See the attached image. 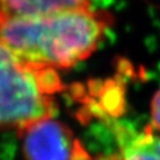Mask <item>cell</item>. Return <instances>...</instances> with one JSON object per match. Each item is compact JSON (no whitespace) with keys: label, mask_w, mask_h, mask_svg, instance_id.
<instances>
[{"label":"cell","mask_w":160,"mask_h":160,"mask_svg":"<svg viewBox=\"0 0 160 160\" xmlns=\"http://www.w3.org/2000/svg\"><path fill=\"white\" fill-rule=\"evenodd\" d=\"M112 22L103 10L58 11L0 23V41L27 61L66 69L95 52Z\"/></svg>","instance_id":"1"},{"label":"cell","mask_w":160,"mask_h":160,"mask_svg":"<svg viewBox=\"0 0 160 160\" xmlns=\"http://www.w3.org/2000/svg\"><path fill=\"white\" fill-rule=\"evenodd\" d=\"M109 123L121 153V157L113 156L112 160H160V137L153 133L151 126L137 132L129 126L115 120Z\"/></svg>","instance_id":"4"},{"label":"cell","mask_w":160,"mask_h":160,"mask_svg":"<svg viewBox=\"0 0 160 160\" xmlns=\"http://www.w3.org/2000/svg\"><path fill=\"white\" fill-rule=\"evenodd\" d=\"M56 68L20 58L0 41V130L18 132L57 113L55 95L61 91Z\"/></svg>","instance_id":"2"},{"label":"cell","mask_w":160,"mask_h":160,"mask_svg":"<svg viewBox=\"0 0 160 160\" xmlns=\"http://www.w3.org/2000/svg\"><path fill=\"white\" fill-rule=\"evenodd\" d=\"M90 0H0V23L66 10L89 8Z\"/></svg>","instance_id":"5"},{"label":"cell","mask_w":160,"mask_h":160,"mask_svg":"<svg viewBox=\"0 0 160 160\" xmlns=\"http://www.w3.org/2000/svg\"><path fill=\"white\" fill-rule=\"evenodd\" d=\"M151 120L153 127L160 131V90L156 92L151 101Z\"/></svg>","instance_id":"6"},{"label":"cell","mask_w":160,"mask_h":160,"mask_svg":"<svg viewBox=\"0 0 160 160\" xmlns=\"http://www.w3.org/2000/svg\"><path fill=\"white\" fill-rule=\"evenodd\" d=\"M19 133L27 160H90L72 131L52 117L38 120Z\"/></svg>","instance_id":"3"}]
</instances>
